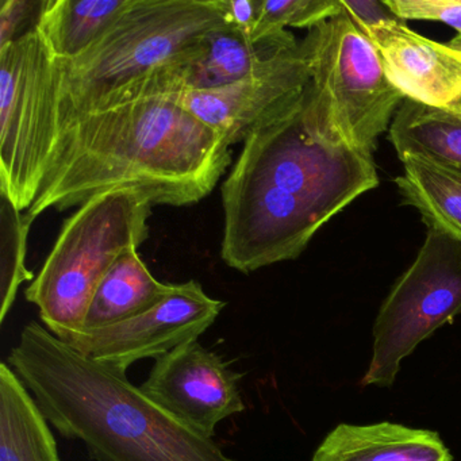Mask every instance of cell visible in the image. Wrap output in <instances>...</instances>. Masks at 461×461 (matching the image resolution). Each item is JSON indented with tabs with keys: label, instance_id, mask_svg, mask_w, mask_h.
<instances>
[{
	"label": "cell",
	"instance_id": "obj_1",
	"mask_svg": "<svg viewBox=\"0 0 461 461\" xmlns=\"http://www.w3.org/2000/svg\"><path fill=\"white\" fill-rule=\"evenodd\" d=\"M377 185L371 155L325 136L307 86L242 142L221 190V258L242 274L294 260L328 221Z\"/></svg>",
	"mask_w": 461,
	"mask_h": 461
},
{
	"label": "cell",
	"instance_id": "obj_2",
	"mask_svg": "<svg viewBox=\"0 0 461 461\" xmlns=\"http://www.w3.org/2000/svg\"><path fill=\"white\" fill-rule=\"evenodd\" d=\"M230 163L229 142L172 96L136 99L59 129L26 212H64L117 190L139 191L153 206H187L212 194Z\"/></svg>",
	"mask_w": 461,
	"mask_h": 461
},
{
	"label": "cell",
	"instance_id": "obj_3",
	"mask_svg": "<svg viewBox=\"0 0 461 461\" xmlns=\"http://www.w3.org/2000/svg\"><path fill=\"white\" fill-rule=\"evenodd\" d=\"M7 360L48 422L82 441L96 461H237L156 404L125 372L82 355L36 321Z\"/></svg>",
	"mask_w": 461,
	"mask_h": 461
},
{
	"label": "cell",
	"instance_id": "obj_4",
	"mask_svg": "<svg viewBox=\"0 0 461 461\" xmlns=\"http://www.w3.org/2000/svg\"><path fill=\"white\" fill-rule=\"evenodd\" d=\"M222 26L218 0H131L90 50L72 60L55 58L56 134L82 115L122 104Z\"/></svg>",
	"mask_w": 461,
	"mask_h": 461
},
{
	"label": "cell",
	"instance_id": "obj_5",
	"mask_svg": "<svg viewBox=\"0 0 461 461\" xmlns=\"http://www.w3.org/2000/svg\"><path fill=\"white\" fill-rule=\"evenodd\" d=\"M152 207L139 191H110L88 199L64 222L25 291L61 341L83 330L94 294L117 258L147 241Z\"/></svg>",
	"mask_w": 461,
	"mask_h": 461
},
{
	"label": "cell",
	"instance_id": "obj_6",
	"mask_svg": "<svg viewBox=\"0 0 461 461\" xmlns=\"http://www.w3.org/2000/svg\"><path fill=\"white\" fill-rule=\"evenodd\" d=\"M302 41L323 133L336 144L372 156L406 99L388 77L379 50L342 10L310 29Z\"/></svg>",
	"mask_w": 461,
	"mask_h": 461
},
{
	"label": "cell",
	"instance_id": "obj_7",
	"mask_svg": "<svg viewBox=\"0 0 461 461\" xmlns=\"http://www.w3.org/2000/svg\"><path fill=\"white\" fill-rule=\"evenodd\" d=\"M56 139L55 56L39 28L0 50V191L28 212Z\"/></svg>",
	"mask_w": 461,
	"mask_h": 461
},
{
	"label": "cell",
	"instance_id": "obj_8",
	"mask_svg": "<svg viewBox=\"0 0 461 461\" xmlns=\"http://www.w3.org/2000/svg\"><path fill=\"white\" fill-rule=\"evenodd\" d=\"M461 312V241L428 228L414 263L396 280L372 329L363 385L391 387L402 361Z\"/></svg>",
	"mask_w": 461,
	"mask_h": 461
},
{
	"label": "cell",
	"instance_id": "obj_9",
	"mask_svg": "<svg viewBox=\"0 0 461 461\" xmlns=\"http://www.w3.org/2000/svg\"><path fill=\"white\" fill-rule=\"evenodd\" d=\"M226 302L207 295L196 280L174 285L152 309L106 328L79 331L66 339L77 352L118 371L142 358H158L196 341L225 309Z\"/></svg>",
	"mask_w": 461,
	"mask_h": 461
},
{
	"label": "cell",
	"instance_id": "obj_10",
	"mask_svg": "<svg viewBox=\"0 0 461 461\" xmlns=\"http://www.w3.org/2000/svg\"><path fill=\"white\" fill-rule=\"evenodd\" d=\"M240 379L241 374L196 339L156 358L140 388L180 422L214 438L218 423L244 411Z\"/></svg>",
	"mask_w": 461,
	"mask_h": 461
},
{
	"label": "cell",
	"instance_id": "obj_11",
	"mask_svg": "<svg viewBox=\"0 0 461 461\" xmlns=\"http://www.w3.org/2000/svg\"><path fill=\"white\" fill-rule=\"evenodd\" d=\"M309 83L306 48L299 41L266 68L239 82L169 96L233 147L272 113L301 96Z\"/></svg>",
	"mask_w": 461,
	"mask_h": 461
},
{
	"label": "cell",
	"instance_id": "obj_12",
	"mask_svg": "<svg viewBox=\"0 0 461 461\" xmlns=\"http://www.w3.org/2000/svg\"><path fill=\"white\" fill-rule=\"evenodd\" d=\"M361 32L404 98L461 114V50L420 36L404 21Z\"/></svg>",
	"mask_w": 461,
	"mask_h": 461
},
{
	"label": "cell",
	"instance_id": "obj_13",
	"mask_svg": "<svg viewBox=\"0 0 461 461\" xmlns=\"http://www.w3.org/2000/svg\"><path fill=\"white\" fill-rule=\"evenodd\" d=\"M298 42L288 31L253 41L222 26L207 34L193 53L160 69L153 77V90L158 96H169L223 87L266 68Z\"/></svg>",
	"mask_w": 461,
	"mask_h": 461
},
{
	"label": "cell",
	"instance_id": "obj_14",
	"mask_svg": "<svg viewBox=\"0 0 461 461\" xmlns=\"http://www.w3.org/2000/svg\"><path fill=\"white\" fill-rule=\"evenodd\" d=\"M312 461H452L436 431L393 422L339 423Z\"/></svg>",
	"mask_w": 461,
	"mask_h": 461
},
{
	"label": "cell",
	"instance_id": "obj_15",
	"mask_svg": "<svg viewBox=\"0 0 461 461\" xmlns=\"http://www.w3.org/2000/svg\"><path fill=\"white\" fill-rule=\"evenodd\" d=\"M172 288L174 285L153 276L137 249L128 250L117 258L99 283L82 331L106 328L137 317L160 303Z\"/></svg>",
	"mask_w": 461,
	"mask_h": 461
},
{
	"label": "cell",
	"instance_id": "obj_16",
	"mask_svg": "<svg viewBox=\"0 0 461 461\" xmlns=\"http://www.w3.org/2000/svg\"><path fill=\"white\" fill-rule=\"evenodd\" d=\"M50 425L12 366L0 364V461H61Z\"/></svg>",
	"mask_w": 461,
	"mask_h": 461
},
{
	"label": "cell",
	"instance_id": "obj_17",
	"mask_svg": "<svg viewBox=\"0 0 461 461\" xmlns=\"http://www.w3.org/2000/svg\"><path fill=\"white\" fill-rule=\"evenodd\" d=\"M399 158H420L461 175V114L404 99L390 126Z\"/></svg>",
	"mask_w": 461,
	"mask_h": 461
},
{
	"label": "cell",
	"instance_id": "obj_18",
	"mask_svg": "<svg viewBox=\"0 0 461 461\" xmlns=\"http://www.w3.org/2000/svg\"><path fill=\"white\" fill-rule=\"evenodd\" d=\"M129 4L131 0H44L37 28L56 59L72 60L90 50Z\"/></svg>",
	"mask_w": 461,
	"mask_h": 461
},
{
	"label": "cell",
	"instance_id": "obj_19",
	"mask_svg": "<svg viewBox=\"0 0 461 461\" xmlns=\"http://www.w3.org/2000/svg\"><path fill=\"white\" fill-rule=\"evenodd\" d=\"M403 174L396 177L399 193L436 228L461 241V175L420 158H406Z\"/></svg>",
	"mask_w": 461,
	"mask_h": 461
},
{
	"label": "cell",
	"instance_id": "obj_20",
	"mask_svg": "<svg viewBox=\"0 0 461 461\" xmlns=\"http://www.w3.org/2000/svg\"><path fill=\"white\" fill-rule=\"evenodd\" d=\"M34 220L0 191V323L6 321L21 285L36 277L26 268L25 261L29 230Z\"/></svg>",
	"mask_w": 461,
	"mask_h": 461
},
{
	"label": "cell",
	"instance_id": "obj_21",
	"mask_svg": "<svg viewBox=\"0 0 461 461\" xmlns=\"http://www.w3.org/2000/svg\"><path fill=\"white\" fill-rule=\"evenodd\" d=\"M341 13L339 0H263L253 41L287 28L312 29Z\"/></svg>",
	"mask_w": 461,
	"mask_h": 461
},
{
	"label": "cell",
	"instance_id": "obj_22",
	"mask_svg": "<svg viewBox=\"0 0 461 461\" xmlns=\"http://www.w3.org/2000/svg\"><path fill=\"white\" fill-rule=\"evenodd\" d=\"M402 21L423 20L447 23L461 36V0H384Z\"/></svg>",
	"mask_w": 461,
	"mask_h": 461
},
{
	"label": "cell",
	"instance_id": "obj_23",
	"mask_svg": "<svg viewBox=\"0 0 461 461\" xmlns=\"http://www.w3.org/2000/svg\"><path fill=\"white\" fill-rule=\"evenodd\" d=\"M44 0L0 2V50L36 28Z\"/></svg>",
	"mask_w": 461,
	"mask_h": 461
},
{
	"label": "cell",
	"instance_id": "obj_24",
	"mask_svg": "<svg viewBox=\"0 0 461 461\" xmlns=\"http://www.w3.org/2000/svg\"><path fill=\"white\" fill-rule=\"evenodd\" d=\"M339 6L360 31L402 21L385 6L384 0H339Z\"/></svg>",
	"mask_w": 461,
	"mask_h": 461
},
{
	"label": "cell",
	"instance_id": "obj_25",
	"mask_svg": "<svg viewBox=\"0 0 461 461\" xmlns=\"http://www.w3.org/2000/svg\"><path fill=\"white\" fill-rule=\"evenodd\" d=\"M218 4L226 25L252 40L263 0H218Z\"/></svg>",
	"mask_w": 461,
	"mask_h": 461
},
{
	"label": "cell",
	"instance_id": "obj_26",
	"mask_svg": "<svg viewBox=\"0 0 461 461\" xmlns=\"http://www.w3.org/2000/svg\"><path fill=\"white\" fill-rule=\"evenodd\" d=\"M447 45L449 47L455 48V50H461V36H456L455 39L450 40L449 42H447Z\"/></svg>",
	"mask_w": 461,
	"mask_h": 461
}]
</instances>
